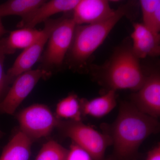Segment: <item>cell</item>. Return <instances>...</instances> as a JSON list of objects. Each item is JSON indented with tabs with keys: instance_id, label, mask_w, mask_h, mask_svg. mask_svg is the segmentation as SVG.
<instances>
[{
	"instance_id": "1",
	"label": "cell",
	"mask_w": 160,
	"mask_h": 160,
	"mask_svg": "<svg viewBox=\"0 0 160 160\" xmlns=\"http://www.w3.org/2000/svg\"><path fill=\"white\" fill-rule=\"evenodd\" d=\"M103 133L109 136L116 156L122 160L136 157L143 142L159 130L158 119L141 112L131 102H123L116 120L102 125Z\"/></svg>"
},
{
	"instance_id": "2",
	"label": "cell",
	"mask_w": 160,
	"mask_h": 160,
	"mask_svg": "<svg viewBox=\"0 0 160 160\" xmlns=\"http://www.w3.org/2000/svg\"><path fill=\"white\" fill-rule=\"evenodd\" d=\"M102 81L109 89H129L137 91L144 84L146 77L141 68L139 59L131 46L118 48L103 67Z\"/></svg>"
},
{
	"instance_id": "3",
	"label": "cell",
	"mask_w": 160,
	"mask_h": 160,
	"mask_svg": "<svg viewBox=\"0 0 160 160\" xmlns=\"http://www.w3.org/2000/svg\"><path fill=\"white\" fill-rule=\"evenodd\" d=\"M126 6H120L111 17L102 22L77 26L70 49V60L83 65L104 42L115 25L126 14Z\"/></svg>"
},
{
	"instance_id": "4",
	"label": "cell",
	"mask_w": 160,
	"mask_h": 160,
	"mask_svg": "<svg viewBox=\"0 0 160 160\" xmlns=\"http://www.w3.org/2000/svg\"><path fill=\"white\" fill-rule=\"evenodd\" d=\"M64 136L88 152L93 160H103L107 147L112 145L109 136L81 121H61L57 126Z\"/></svg>"
},
{
	"instance_id": "5",
	"label": "cell",
	"mask_w": 160,
	"mask_h": 160,
	"mask_svg": "<svg viewBox=\"0 0 160 160\" xmlns=\"http://www.w3.org/2000/svg\"><path fill=\"white\" fill-rule=\"evenodd\" d=\"M76 24L72 18L59 19L47 42L42 58L46 68L61 66L72 45Z\"/></svg>"
},
{
	"instance_id": "6",
	"label": "cell",
	"mask_w": 160,
	"mask_h": 160,
	"mask_svg": "<svg viewBox=\"0 0 160 160\" xmlns=\"http://www.w3.org/2000/svg\"><path fill=\"white\" fill-rule=\"evenodd\" d=\"M17 118L20 131L32 141L48 136L57 127L60 120L47 106L38 104L23 109Z\"/></svg>"
},
{
	"instance_id": "7",
	"label": "cell",
	"mask_w": 160,
	"mask_h": 160,
	"mask_svg": "<svg viewBox=\"0 0 160 160\" xmlns=\"http://www.w3.org/2000/svg\"><path fill=\"white\" fill-rule=\"evenodd\" d=\"M50 74V72L46 70L37 69H31L18 76L5 98L0 101V113L13 114L39 81Z\"/></svg>"
},
{
	"instance_id": "8",
	"label": "cell",
	"mask_w": 160,
	"mask_h": 160,
	"mask_svg": "<svg viewBox=\"0 0 160 160\" xmlns=\"http://www.w3.org/2000/svg\"><path fill=\"white\" fill-rule=\"evenodd\" d=\"M58 20H48L38 39L18 56L6 73L9 82L20 75L31 70L32 66L39 59L47 44L52 32L58 22Z\"/></svg>"
},
{
	"instance_id": "9",
	"label": "cell",
	"mask_w": 160,
	"mask_h": 160,
	"mask_svg": "<svg viewBox=\"0 0 160 160\" xmlns=\"http://www.w3.org/2000/svg\"><path fill=\"white\" fill-rule=\"evenodd\" d=\"M140 112L158 119L160 115V77L153 73L146 77L142 87L132 95L131 102Z\"/></svg>"
},
{
	"instance_id": "10",
	"label": "cell",
	"mask_w": 160,
	"mask_h": 160,
	"mask_svg": "<svg viewBox=\"0 0 160 160\" xmlns=\"http://www.w3.org/2000/svg\"><path fill=\"white\" fill-rule=\"evenodd\" d=\"M72 18L77 26L89 25L102 22L114 14L106 0H79L73 9Z\"/></svg>"
},
{
	"instance_id": "11",
	"label": "cell",
	"mask_w": 160,
	"mask_h": 160,
	"mask_svg": "<svg viewBox=\"0 0 160 160\" xmlns=\"http://www.w3.org/2000/svg\"><path fill=\"white\" fill-rule=\"evenodd\" d=\"M131 34L132 49L138 59L160 54V34L154 32L142 23H134Z\"/></svg>"
},
{
	"instance_id": "12",
	"label": "cell",
	"mask_w": 160,
	"mask_h": 160,
	"mask_svg": "<svg viewBox=\"0 0 160 160\" xmlns=\"http://www.w3.org/2000/svg\"><path fill=\"white\" fill-rule=\"evenodd\" d=\"M79 0L46 1L34 11L22 19L18 24L20 28H34L38 24L46 22L57 13L73 10Z\"/></svg>"
},
{
	"instance_id": "13",
	"label": "cell",
	"mask_w": 160,
	"mask_h": 160,
	"mask_svg": "<svg viewBox=\"0 0 160 160\" xmlns=\"http://www.w3.org/2000/svg\"><path fill=\"white\" fill-rule=\"evenodd\" d=\"M42 30L23 28L12 31L8 37L0 42V48L5 54L14 53L16 50L26 49L38 39Z\"/></svg>"
},
{
	"instance_id": "14",
	"label": "cell",
	"mask_w": 160,
	"mask_h": 160,
	"mask_svg": "<svg viewBox=\"0 0 160 160\" xmlns=\"http://www.w3.org/2000/svg\"><path fill=\"white\" fill-rule=\"evenodd\" d=\"M83 116L102 118L108 114L117 105L115 91L109 89L106 94L90 100L80 99Z\"/></svg>"
},
{
	"instance_id": "15",
	"label": "cell",
	"mask_w": 160,
	"mask_h": 160,
	"mask_svg": "<svg viewBox=\"0 0 160 160\" xmlns=\"http://www.w3.org/2000/svg\"><path fill=\"white\" fill-rule=\"evenodd\" d=\"M32 142L30 138L20 130L4 147L0 160H29Z\"/></svg>"
},
{
	"instance_id": "16",
	"label": "cell",
	"mask_w": 160,
	"mask_h": 160,
	"mask_svg": "<svg viewBox=\"0 0 160 160\" xmlns=\"http://www.w3.org/2000/svg\"><path fill=\"white\" fill-rule=\"evenodd\" d=\"M44 0H10L0 5V18L10 15L25 17L42 5Z\"/></svg>"
},
{
	"instance_id": "17",
	"label": "cell",
	"mask_w": 160,
	"mask_h": 160,
	"mask_svg": "<svg viewBox=\"0 0 160 160\" xmlns=\"http://www.w3.org/2000/svg\"><path fill=\"white\" fill-rule=\"evenodd\" d=\"M57 117L69 119L70 121L80 122L82 116L80 99L76 94L69 95L58 103Z\"/></svg>"
},
{
	"instance_id": "18",
	"label": "cell",
	"mask_w": 160,
	"mask_h": 160,
	"mask_svg": "<svg viewBox=\"0 0 160 160\" xmlns=\"http://www.w3.org/2000/svg\"><path fill=\"white\" fill-rule=\"evenodd\" d=\"M143 24L157 33L160 31V0H141Z\"/></svg>"
},
{
	"instance_id": "19",
	"label": "cell",
	"mask_w": 160,
	"mask_h": 160,
	"mask_svg": "<svg viewBox=\"0 0 160 160\" xmlns=\"http://www.w3.org/2000/svg\"><path fill=\"white\" fill-rule=\"evenodd\" d=\"M68 150L53 140L44 144L35 160H66Z\"/></svg>"
},
{
	"instance_id": "20",
	"label": "cell",
	"mask_w": 160,
	"mask_h": 160,
	"mask_svg": "<svg viewBox=\"0 0 160 160\" xmlns=\"http://www.w3.org/2000/svg\"><path fill=\"white\" fill-rule=\"evenodd\" d=\"M66 160H93L90 155L79 146L72 142Z\"/></svg>"
},
{
	"instance_id": "21",
	"label": "cell",
	"mask_w": 160,
	"mask_h": 160,
	"mask_svg": "<svg viewBox=\"0 0 160 160\" xmlns=\"http://www.w3.org/2000/svg\"><path fill=\"white\" fill-rule=\"evenodd\" d=\"M5 53L0 48V98L6 90V86L9 83L7 75L5 73L4 69V62Z\"/></svg>"
},
{
	"instance_id": "22",
	"label": "cell",
	"mask_w": 160,
	"mask_h": 160,
	"mask_svg": "<svg viewBox=\"0 0 160 160\" xmlns=\"http://www.w3.org/2000/svg\"><path fill=\"white\" fill-rule=\"evenodd\" d=\"M146 160H160V145L152 148L148 152Z\"/></svg>"
},
{
	"instance_id": "23",
	"label": "cell",
	"mask_w": 160,
	"mask_h": 160,
	"mask_svg": "<svg viewBox=\"0 0 160 160\" xmlns=\"http://www.w3.org/2000/svg\"><path fill=\"white\" fill-rule=\"evenodd\" d=\"M6 32H7V31L4 28L2 21H1V18H0V38L2 37L4 34H6Z\"/></svg>"
},
{
	"instance_id": "24",
	"label": "cell",
	"mask_w": 160,
	"mask_h": 160,
	"mask_svg": "<svg viewBox=\"0 0 160 160\" xmlns=\"http://www.w3.org/2000/svg\"><path fill=\"white\" fill-rule=\"evenodd\" d=\"M3 135V133L2 132V131H1V130H0V138L2 137V136Z\"/></svg>"
}]
</instances>
